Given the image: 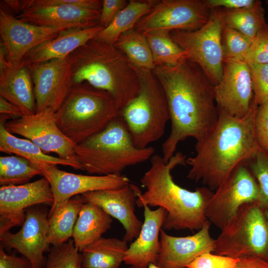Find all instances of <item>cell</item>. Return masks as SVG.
<instances>
[{
	"mask_svg": "<svg viewBox=\"0 0 268 268\" xmlns=\"http://www.w3.org/2000/svg\"><path fill=\"white\" fill-rule=\"evenodd\" d=\"M84 203L80 195H77L59 205L48 215V242L50 246L63 244L72 237L74 227Z\"/></svg>",
	"mask_w": 268,
	"mask_h": 268,
	"instance_id": "obj_29",
	"label": "cell"
},
{
	"mask_svg": "<svg viewBox=\"0 0 268 268\" xmlns=\"http://www.w3.org/2000/svg\"><path fill=\"white\" fill-rule=\"evenodd\" d=\"M254 101L258 106L268 102V64H251Z\"/></svg>",
	"mask_w": 268,
	"mask_h": 268,
	"instance_id": "obj_37",
	"label": "cell"
},
{
	"mask_svg": "<svg viewBox=\"0 0 268 268\" xmlns=\"http://www.w3.org/2000/svg\"><path fill=\"white\" fill-rule=\"evenodd\" d=\"M49 252L43 268H82L81 254L72 239L52 246Z\"/></svg>",
	"mask_w": 268,
	"mask_h": 268,
	"instance_id": "obj_34",
	"label": "cell"
},
{
	"mask_svg": "<svg viewBox=\"0 0 268 268\" xmlns=\"http://www.w3.org/2000/svg\"><path fill=\"white\" fill-rule=\"evenodd\" d=\"M55 113L47 109L12 119L3 125L10 133L30 140L46 154L53 152L62 159L77 161L74 150L75 144L58 126Z\"/></svg>",
	"mask_w": 268,
	"mask_h": 268,
	"instance_id": "obj_12",
	"label": "cell"
},
{
	"mask_svg": "<svg viewBox=\"0 0 268 268\" xmlns=\"http://www.w3.org/2000/svg\"><path fill=\"white\" fill-rule=\"evenodd\" d=\"M211 222L206 220L196 234L175 237L160 230L161 251L156 265L160 268H186L200 256L213 253L215 239L210 234Z\"/></svg>",
	"mask_w": 268,
	"mask_h": 268,
	"instance_id": "obj_21",
	"label": "cell"
},
{
	"mask_svg": "<svg viewBox=\"0 0 268 268\" xmlns=\"http://www.w3.org/2000/svg\"><path fill=\"white\" fill-rule=\"evenodd\" d=\"M7 54L5 47L1 41L0 42V72L3 70L8 66Z\"/></svg>",
	"mask_w": 268,
	"mask_h": 268,
	"instance_id": "obj_46",
	"label": "cell"
},
{
	"mask_svg": "<svg viewBox=\"0 0 268 268\" xmlns=\"http://www.w3.org/2000/svg\"><path fill=\"white\" fill-rule=\"evenodd\" d=\"M224 23L222 8L211 9L207 22L194 31L174 30L172 39L188 54V58L197 64L216 85L223 75L221 36Z\"/></svg>",
	"mask_w": 268,
	"mask_h": 268,
	"instance_id": "obj_9",
	"label": "cell"
},
{
	"mask_svg": "<svg viewBox=\"0 0 268 268\" xmlns=\"http://www.w3.org/2000/svg\"><path fill=\"white\" fill-rule=\"evenodd\" d=\"M69 56L72 85L85 82L107 91L120 110L137 95L140 85L135 68L113 45L94 38Z\"/></svg>",
	"mask_w": 268,
	"mask_h": 268,
	"instance_id": "obj_4",
	"label": "cell"
},
{
	"mask_svg": "<svg viewBox=\"0 0 268 268\" xmlns=\"http://www.w3.org/2000/svg\"><path fill=\"white\" fill-rule=\"evenodd\" d=\"M0 151L22 157L38 167L41 165H61L83 171L78 161L62 159L44 153L39 147L26 138L18 137L8 132L0 124Z\"/></svg>",
	"mask_w": 268,
	"mask_h": 268,
	"instance_id": "obj_26",
	"label": "cell"
},
{
	"mask_svg": "<svg viewBox=\"0 0 268 268\" xmlns=\"http://www.w3.org/2000/svg\"><path fill=\"white\" fill-rule=\"evenodd\" d=\"M69 55L28 66L33 84L36 112L47 109L57 112L63 105L72 86Z\"/></svg>",
	"mask_w": 268,
	"mask_h": 268,
	"instance_id": "obj_17",
	"label": "cell"
},
{
	"mask_svg": "<svg viewBox=\"0 0 268 268\" xmlns=\"http://www.w3.org/2000/svg\"><path fill=\"white\" fill-rule=\"evenodd\" d=\"M265 214L268 220V210L265 211Z\"/></svg>",
	"mask_w": 268,
	"mask_h": 268,
	"instance_id": "obj_49",
	"label": "cell"
},
{
	"mask_svg": "<svg viewBox=\"0 0 268 268\" xmlns=\"http://www.w3.org/2000/svg\"><path fill=\"white\" fill-rule=\"evenodd\" d=\"M22 12L16 17L33 25L88 28L98 24L101 11L64 3L61 0H21Z\"/></svg>",
	"mask_w": 268,
	"mask_h": 268,
	"instance_id": "obj_13",
	"label": "cell"
},
{
	"mask_svg": "<svg viewBox=\"0 0 268 268\" xmlns=\"http://www.w3.org/2000/svg\"><path fill=\"white\" fill-rule=\"evenodd\" d=\"M0 123L4 124L7 119L19 118L24 116L23 112L17 106L0 97Z\"/></svg>",
	"mask_w": 268,
	"mask_h": 268,
	"instance_id": "obj_44",
	"label": "cell"
},
{
	"mask_svg": "<svg viewBox=\"0 0 268 268\" xmlns=\"http://www.w3.org/2000/svg\"><path fill=\"white\" fill-rule=\"evenodd\" d=\"M128 248L124 240L101 237L81 252L82 268H119Z\"/></svg>",
	"mask_w": 268,
	"mask_h": 268,
	"instance_id": "obj_27",
	"label": "cell"
},
{
	"mask_svg": "<svg viewBox=\"0 0 268 268\" xmlns=\"http://www.w3.org/2000/svg\"><path fill=\"white\" fill-rule=\"evenodd\" d=\"M235 268H268V261L255 256H246L238 259Z\"/></svg>",
	"mask_w": 268,
	"mask_h": 268,
	"instance_id": "obj_45",
	"label": "cell"
},
{
	"mask_svg": "<svg viewBox=\"0 0 268 268\" xmlns=\"http://www.w3.org/2000/svg\"><path fill=\"white\" fill-rule=\"evenodd\" d=\"M243 61L251 64H268V24L257 33Z\"/></svg>",
	"mask_w": 268,
	"mask_h": 268,
	"instance_id": "obj_38",
	"label": "cell"
},
{
	"mask_svg": "<svg viewBox=\"0 0 268 268\" xmlns=\"http://www.w3.org/2000/svg\"><path fill=\"white\" fill-rule=\"evenodd\" d=\"M144 221L140 232L126 253L124 262L136 268L156 265L161 251L159 235L167 215L165 209L151 210L144 205Z\"/></svg>",
	"mask_w": 268,
	"mask_h": 268,
	"instance_id": "obj_22",
	"label": "cell"
},
{
	"mask_svg": "<svg viewBox=\"0 0 268 268\" xmlns=\"http://www.w3.org/2000/svg\"><path fill=\"white\" fill-rule=\"evenodd\" d=\"M258 184L247 165L238 166L208 201L205 214L208 220L222 229L244 204L257 201Z\"/></svg>",
	"mask_w": 268,
	"mask_h": 268,
	"instance_id": "obj_11",
	"label": "cell"
},
{
	"mask_svg": "<svg viewBox=\"0 0 268 268\" xmlns=\"http://www.w3.org/2000/svg\"><path fill=\"white\" fill-rule=\"evenodd\" d=\"M257 108L253 101L250 112L242 118L219 111L214 126L197 141L196 155L186 159L191 166L188 178L201 181L215 191L238 166L246 163L257 153L261 149L255 132Z\"/></svg>",
	"mask_w": 268,
	"mask_h": 268,
	"instance_id": "obj_2",
	"label": "cell"
},
{
	"mask_svg": "<svg viewBox=\"0 0 268 268\" xmlns=\"http://www.w3.org/2000/svg\"><path fill=\"white\" fill-rule=\"evenodd\" d=\"M265 9L262 1L256 0L252 6L238 9H226L222 8L224 25L234 29L252 40L267 23Z\"/></svg>",
	"mask_w": 268,
	"mask_h": 268,
	"instance_id": "obj_30",
	"label": "cell"
},
{
	"mask_svg": "<svg viewBox=\"0 0 268 268\" xmlns=\"http://www.w3.org/2000/svg\"><path fill=\"white\" fill-rule=\"evenodd\" d=\"M134 67L153 70L155 67L152 53L144 35L134 29L120 35L113 45Z\"/></svg>",
	"mask_w": 268,
	"mask_h": 268,
	"instance_id": "obj_31",
	"label": "cell"
},
{
	"mask_svg": "<svg viewBox=\"0 0 268 268\" xmlns=\"http://www.w3.org/2000/svg\"><path fill=\"white\" fill-rule=\"evenodd\" d=\"M111 216L98 205L85 202L79 213L73 233L75 246L80 252L102 237L111 226Z\"/></svg>",
	"mask_w": 268,
	"mask_h": 268,
	"instance_id": "obj_25",
	"label": "cell"
},
{
	"mask_svg": "<svg viewBox=\"0 0 268 268\" xmlns=\"http://www.w3.org/2000/svg\"><path fill=\"white\" fill-rule=\"evenodd\" d=\"M139 190L137 186L130 183L120 188L90 192L80 196L84 203L98 205L118 220L125 230L123 240L128 242L137 237L143 223L135 214Z\"/></svg>",
	"mask_w": 268,
	"mask_h": 268,
	"instance_id": "obj_20",
	"label": "cell"
},
{
	"mask_svg": "<svg viewBox=\"0 0 268 268\" xmlns=\"http://www.w3.org/2000/svg\"><path fill=\"white\" fill-rule=\"evenodd\" d=\"M128 268H136L135 267H132V266H130V267H129ZM147 268H160L159 267H158L155 264H150L148 267H147Z\"/></svg>",
	"mask_w": 268,
	"mask_h": 268,
	"instance_id": "obj_48",
	"label": "cell"
},
{
	"mask_svg": "<svg viewBox=\"0 0 268 268\" xmlns=\"http://www.w3.org/2000/svg\"><path fill=\"white\" fill-rule=\"evenodd\" d=\"M63 27L33 25L0 9V35L9 63H20L25 55L42 43L57 36Z\"/></svg>",
	"mask_w": 268,
	"mask_h": 268,
	"instance_id": "obj_19",
	"label": "cell"
},
{
	"mask_svg": "<svg viewBox=\"0 0 268 268\" xmlns=\"http://www.w3.org/2000/svg\"><path fill=\"white\" fill-rule=\"evenodd\" d=\"M186 156L175 153L166 162L162 157L154 155L151 166L140 179L145 191L138 190L136 203L138 207H163L167 215L162 228L166 230H200L207 219L206 203L213 193L206 186L189 191L174 181L171 171L179 165L185 166Z\"/></svg>",
	"mask_w": 268,
	"mask_h": 268,
	"instance_id": "obj_3",
	"label": "cell"
},
{
	"mask_svg": "<svg viewBox=\"0 0 268 268\" xmlns=\"http://www.w3.org/2000/svg\"><path fill=\"white\" fill-rule=\"evenodd\" d=\"M0 97L17 106L24 115L36 113L30 70L23 62L8 63L7 67L0 72Z\"/></svg>",
	"mask_w": 268,
	"mask_h": 268,
	"instance_id": "obj_24",
	"label": "cell"
},
{
	"mask_svg": "<svg viewBox=\"0 0 268 268\" xmlns=\"http://www.w3.org/2000/svg\"><path fill=\"white\" fill-rule=\"evenodd\" d=\"M50 185L54 198L49 214L59 205L79 195L105 189H118L130 183L125 175H86L67 172L54 165L39 166Z\"/></svg>",
	"mask_w": 268,
	"mask_h": 268,
	"instance_id": "obj_18",
	"label": "cell"
},
{
	"mask_svg": "<svg viewBox=\"0 0 268 268\" xmlns=\"http://www.w3.org/2000/svg\"><path fill=\"white\" fill-rule=\"evenodd\" d=\"M266 3L268 4V0L266 1Z\"/></svg>",
	"mask_w": 268,
	"mask_h": 268,
	"instance_id": "obj_50",
	"label": "cell"
},
{
	"mask_svg": "<svg viewBox=\"0 0 268 268\" xmlns=\"http://www.w3.org/2000/svg\"><path fill=\"white\" fill-rule=\"evenodd\" d=\"M214 92L219 111L238 118L245 117L254 101L249 65L243 60L223 62V75Z\"/></svg>",
	"mask_w": 268,
	"mask_h": 268,
	"instance_id": "obj_14",
	"label": "cell"
},
{
	"mask_svg": "<svg viewBox=\"0 0 268 268\" xmlns=\"http://www.w3.org/2000/svg\"><path fill=\"white\" fill-rule=\"evenodd\" d=\"M42 175L39 167L22 157H0V186L23 185L34 176Z\"/></svg>",
	"mask_w": 268,
	"mask_h": 268,
	"instance_id": "obj_33",
	"label": "cell"
},
{
	"mask_svg": "<svg viewBox=\"0 0 268 268\" xmlns=\"http://www.w3.org/2000/svg\"><path fill=\"white\" fill-rule=\"evenodd\" d=\"M126 0H103L98 24L104 28L111 22L116 14L128 3Z\"/></svg>",
	"mask_w": 268,
	"mask_h": 268,
	"instance_id": "obj_41",
	"label": "cell"
},
{
	"mask_svg": "<svg viewBox=\"0 0 268 268\" xmlns=\"http://www.w3.org/2000/svg\"><path fill=\"white\" fill-rule=\"evenodd\" d=\"M0 268H30V264L24 257H18L7 254L0 246Z\"/></svg>",
	"mask_w": 268,
	"mask_h": 268,
	"instance_id": "obj_43",
	"label": "cell"
},
{
	"mask_svg": "<svg viewBox=\"0 0 268 268\" xmlns=\"http://www.w3.org/2000/svg\"><path fill=\"white\" fill-rule=\"evenodd\" d=\"M103 28L97 24L88 28H69L63 30L56 37L47 40L32 49L25 55L22 62L29 67L67 57L88 41L95 38Z\"/></svg>",
	"mask_w": 268,
	"mask_h": 268,
	"instance_id": "obj_23",
	"label": "cell"
},
{
	"mask_svg": "<svg viewBox=\"0 0 268 268\" xmlns=\"http://www.w3.org/2000/svg\"><path fill=\"white\" fill-rule=\"evenodd\" d=\"M148 43L155 67L174 66L188 54L171 38L170 32L154 31L143 33Z\"/></svg>",
	"mask_w": 268,
	"mask_h": 268,
	"instance_id": "obj_32",
	"label": "cell"
},
{
	"mask_svg": "<svg viewBox=\"0 0 268 268\" xmlns=\"http://www.w3.org/2000/svg\"><path fill=\"white\" fill-rule=\"evenodd\" d=\"M158 0H130L108 26L104 28L95 39L114 45L121 34L134 29L137 22L147 14Z\"/></svg>",
	"mask_w": 268,
	"mask_h": 268,
	"instance_id": "obj_28",
	"label": "cell"
},
{
	"mask_svg": "<svg viewBox=\"0 0 268 268\" xmlns=\"http://www.w3.org/2000/svg\"><path fill=\"white\" fill-rule=\"evenodd\" d=\"M4 2L6 3L10 7H11L14 11L20 13L22 11V8L21 6V0H4Z\"/></svg>",
	"mask_w": 268,
	"mask_h": 268,
	"instance_id": "obj_47",
	"label": "cell"
},
{
	"mask_svg": "<svg viewBox=\"0 0 268 268\" xmlns=\"http://www.w3.org/2000/svg\"><path fill=\"white\" fill-rule=\"evenodd\" d=\"M221 230L213 253L235 259L255 256L268 261V220L257 201L243 204Z\"/></svg>",
	"mask_w": 268,
	"mask_h": 268,
	"instance_id": "obj_8",
	"label": "cell"
},
{
	"mask_svg": "<svg viewBox=\"0 0 268 268\" xmlns=\"http://www.w3.org/2000/svg\"><path fill=\"white\" fill-rule=\"evenodd\" d=\"M253 40L224 25L221 36L223 62L243 60Z\"/></svg>",
	"mask_w": 268,
	"mask_h": 268,
	"instance_id": "obj_35",
	"label": "cell"
},
{
	"mask_svg": "<svg viewBox=\"0 0 268 268\" xmlns=\"http://www.w3.org/2000/svg\"><path fill=\"white\" fill-rule=\"evenodd\" d=\"M211 8H222L226 9H238L254 5L256 0H205Z\"/></svg>",
	"mask_w": 268,
	"mask_h": 268,
	"instance_id": "obj_42",
	"label": "cell"
},
{
	"mask_svg": "<svg viewBox=\"0 0 268 268\" xmlns=\"http://www.w3.org/2000/svg\"><path fill=\"white\" fill-rule=\"evenodd\" d=\"M120 110L108 92L84 82L72 86L55 113L56 123L76 145L103 130Z\"/></svg>",
	"mask_w": 268,
	"mask_h": 268,
	"instance_id": "obj_6",
	"label": "cell"
},
{
	"mask_svg": "<svg viewBox=\"0 0 268 268\" xmlns=\"http://www.w3.org/2000/svg\"><path fill=\"white\" fill-rule=\"evenodd\" d=\"M54 201L50 185L44 177L23 185L0 186V235L21 226L27 208L39 204L52 206Z\"/></svg>",
	"mask_w": 268,
	"mask_h": 268,
	"instance_id": "obj_16",
	"label": "cell"
},
{
	"mask_svg": "<svg viewBox=\"0 0 268 268\" xmlns=\"http://www.w3.org/2000/svg\"><path fill=\"white\" fill-rule=\"evenodd\" d=\"M74 150L83 171L97 175H121L127 167L150 159L155 152L152 147L135 146L119 115L103 130L76 144Z\"/></svg>",
	"mask_w": 268,
	"mask_h": 268,
	"instance_id": "obj_5",
	"label": "cell"
},
{
	"mask_svg": "<svg viewBox=\"0 0 268 268\" xmlns=\"http://www.w3.org/2000/svg\"><path fill=\"white\" fill-rule=\"evenodd\" d=\"M238 259L213 253H207L197 258L187 268H235Z\"/></svg>",
	"mask_w": 268,
	"mask_h": 268,
	"instance_id": "obj_39",
	"label": "cell"
},
{
	"mask_svg": "<svg viewBox=\"0 0 268 268\" xmlns=\"http://www.w3.org/2000/svg\"><path fill=\"white\" fill-rule=\"evenodd\" d=\"M165 92L170 115V133L162 144V158L167 162L178 143L192 137L202 138L219 117L215 85L196 63L186 58L174 66L153 70Z\"/></svg>",
	"mask_w": 268,
	"mask_h": 268,
	"instance_id": "obj_1",
	"label": "cell"
},
{
	"mask_svg": "<svg viewBox=\"0 0 268 268\" xmlns=\"http://www.w3.org/2000/svg\"><path fill=\"white\" fill-rule=\"evenodd\" d=\"M255 132L260 148L268 151V102L258 106L255 120Z\"/></svg>",
	"mask_w": 268,
	"mask_h": 268,
	"instance_id": "obj_40",
	"label": "cell"
},
{
	"mask_svg": "<svg viewBox=\"0 0 268 268\" xmlns=\"http://www.w3.org/2000/svg\"><path fill=\"white\" fill-rule=\"evenodd\" d=\"M256 179L260 189L258 203L268 210V151L260 149L246 163Z\"/></svg>",
	"mask_w": 268,
	"mask_h": 268,
	"instance_id": "obj_36",
	"label": "cell"
},
{
	"mask_svg": "<svg viewBox=\"0 0 268 268\" xmlns=\"http://www.w3.org/2000/svg\"><path fill=\"white\" fill-rule=\"evenodd\" d=\"M25 214L19 231L0 235V246L16 250L28 261L30 268H43L46 260L44 253L51 248L48 242L49 213L36 205L27 208Z\"/></svg>",
	"mask_w": 268,
	"mask_h": 268,
	"instance_id": "obj_15",
	"label": "cell"
},
{
	"mask_svg": "<svg viewBox=\"0 0 268 268\" xmlns=\"http://www.w3.org/2000/svg\"><path fill=\"white\" fill-rule=\"evenodd\" d=\"M134 67L139 91L120 110L119 115L135 146L142 149L163 136L170 115L165 92L153 70Z\"/></svg>",
	"mask_w": 268,
	"mask_h": 268,
	"instance_id": "obj_7",
	"label": "cell"
},
{
	"mask_svg": "<svg viewBox=\"0 0 268 268\" xmlns=\"http://www.w3.org/2000/svg\"><path fill=\"white\" fill-rule=\"evenodd\" d=\"M211 12L205 0H158L134 29L142 33L196 30L207 22Z\"/></svg>",
	"mask_w": 268,
	"mask_h": 268,
	"instance_id": "obj_10",
	"label": "cell"
}]
</instances>
